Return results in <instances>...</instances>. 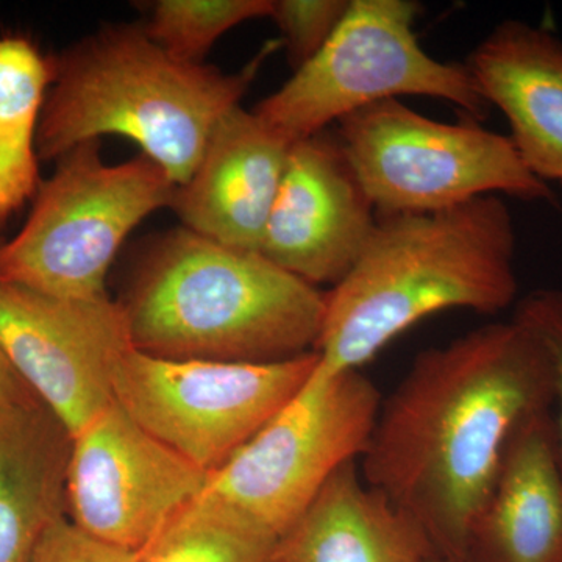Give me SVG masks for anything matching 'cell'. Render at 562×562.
I'll return each mask as SVG.
<instances>
[{
  "mask_svg": "<svg viewBox=\"0 0 562 562\" xmlns=\"http://www.w3.org/2000/svg\"><path fill=\"white\" fill-rule=\"evenodd\" d=\"M553 408L552 371L519 322H495L420 351L382 402L362 479L412 514L438 557L469 539L516 428Z\"/></svg>",
  "mask_w": 562,
  "mask_h": 562,
  "instance_id": "6da1fadb",
  "label": "cell"
},
{
  "mask_svg": "<svg viewBox=\"0 0 562 562\" xmlns=\"http://www.w3.org/2000/svg\"><path fill=\"white\" fill-rule=\"evenodd\" d=\"M517 233L498 195L380 216L364 250L325 292L314 375L361 371L402 333L446 310L498 314L519 292Z\"/></svg>",
  "mask_w": 562,
  "mask_h": 562,
  "instance_id": "7a4b0ae2",
  "label": "cell"
},
{
  "mask_svg": "<svg viewBox=\"0 0 562 562\" xmlns=\"http://www.w3.org/2000/svg\"><path fill=\"white\" fill-rule=\"evenodd\" d=\"M122 306L144 353L276 362L316 351L325 292L258 251L181 227L147 244Z\"/></svg>",
  "mask_w": 562,
  "mask_h": 562,
  "instance_id": "3957f363",
  "label": "cell"
},
{
  "mask_svg": "<svg viewBox=\"0 0 562 562\" xmlns=\"http://www.w3.org/2000/svg\"><path fill=\"white\" fill-rule=\"evenodd\" d=\"M269 44L239 72L171 57L143 25H111L63 52L41 113L36 151L58 161L81 144L120 135L138 144L177 187L187 183L211 132L241 105Z\"/></svg>",
  "mask_w": 562,
  "mask_h": 562,
  "instance_id": "277c9868",
  "label": "cell"
},
{
  "mask_svg": "<svg viewBox=\"0 0 562 562\" xmlns=\"http://www.w3.org/2000/svg\"><path fill=\"white\" fill-rule=\"evenodd\" d=\"M176 190L147 155L111 166L99 140L81 144L41 181L24 227L0 246V283L68 301L105 297L106 273L125 238L171 206Z\"/></svg>",
  "mask_w": 562,
  "mask_h": 562,
  "instance_id": "5b68a950",
  "label": "cell"
},
{
  "mask_svg": "<svg viewBox=\"0 0 562 562\" xmlns=\"http://www.w3.org/2000/svg\"><path fill=\"white\" fill-rule=\"evenodd\" d=\"M412 0H351L328 43L255 109L288 143L402 95L441 99L480 120L487 105L468 66L422 49Z\"/></svg>",
  "mask_w": 562,
  "mask_h": 562,
  "instance_id": "8992f818",
  "label": "cell"
},
{
  "mask_svg": "<svg viewBox=\"0 0 562 562\" xmlns=\"http://www.w3.org/2000/svg\"><path fill=\"white\" fill-rule=\"evenodd\" d=\"M338 139L380 216L438 213L486 195L554 199L509 136L431 120L398 99L344 117Z\"/></svg>",
  "mask_w": 562,
  "mask_h": 562,
  "instance_id": "52a82bcc",
  "label": "cell"
},
{
  "mask_svg": "<svg viewBox=\"0 0 562 562\" xmlns=\"http://www.w3.org/2000/svg\"><path fill=\"white\" fill-rule=\"evenodd\" d=\"M382 394L361 371L312 375L231 460L210 473L201 501L280 539L344 464L360 461Z\"/></svg>",
  "mask_w": 562,
  "mask_h": 562,
  "instance_id": "ba28073f",
  "label": "cell"
},
{
  "mask_svg": "<svg viewBox=\"0 0 562 562\" xmlns=\"http://www.w3.org/2000/svg\"><path fill=\"white\" fill-rule=\"evenodd\" d=\"M316 351L276 362L172 360L133 347L114 402L144 430L213 473L312 379Z\"/></svg>",
  "mask_w": 562,
  "mask_h": 562,
  "instance_id": "9c48e42d",
  "label": "cell"
},
{
  "mask_svg": "<svg viewBox=\"0 0 562 562\" xmlns=\"http://www.w3.org/2000/svg\"><path fill=\"white\" fill-rule=\"evenodd\" d=\"M209 479L114 402L72 438L68 519L98 541L143 552L201 497Z\"/></svg>",
  "mask_w": 562,
  "mask_h": 562,
  "instance_id": "30bf717a",
  "label": "cell"
},
{
  "mask_svg": "<svg viewBox=\"0 0 562 562\" xmlns=\"http://www.w3.org/2000/svg\"><path fill=\"white\" fill-rule=\"evenodd\" d=\"M0 346L70 438L114 403V373L133 349L127 314L105 295L68 301L0 283Z\"/></svg>",
  "mask_w": 562,
  "mask_h": 562,
  "instance_id": "8fae6325",
  "label": "cell"
},
{
  "mask_svg": "<svg viewBox=\"0 0 562 562\" xmlns=\"http://www.w3.org/2000/svg\"><path fill=\"white\" fill-rule=\"evenodd\" d=\"M379 214L338 136L322 132L291 147L258 254L313 286L353 268Z\"/></svg>",
  "mask_w": 562,
  "mask_h": 562,
  "instance_id": "7c38bea8",
  "label": "cell"
},
{
  "mask_svg": "<svg viewBox=\"0 0 562 562\" xmlns=\"http://www.w3.org/2000/svg\"><path fill=\"white\" fill-rule=\"evenodd\" d=\"M292 146L255 111L236 106L211 132L171 209L188 231L258 251Z\"/></svg>",
  "mask_w": 562,
  "mask_h": 562,
  "instance_id": "4fadbf2b",
  "label": "cell"
},
{
  "mask_svg": "<svg viewBox=\"0 0 562 562\" xmlns=\"http://www.w3.org/2000/svg\"><path fill=\"white\" fill-rule=\"evenodd\" d=\"M487 105L508 121L509 138L538 179L562 184V40L528 22H501L469 57Z\"/></svg>",
  "mask_w": 562,
  "mask_h": 562,
  "instance_id": "5bb4252c",
  "label": "cell"
},
{
  "mask_svg": "<svg viewBox=\"0 0 562 562\" xmlns=\"http://www.w3.org/2000/svg\"><path fill=\"white\" fill-rule=\"evenodd\" d=\"M468 562H562V468L552 409L509 438L469 539Z\"/></svg>",
  "mask_w": 562,
  "mask_h": 562,
  "instance_id": "9a60e30c",
  "label": "cell"
},
{
  "mask_svg": "<svg viewBox=\"0 0 562 562\" xmlns=\"http://www.w3.org/2000/svg\"><path fill=\"white\" fill-rule=\"evenodd\" d=\"M438 557L420 524L344 464L279 539V562H427Z\"/></svg>",
  "mask_w": 562,
  "mask_h": 562,
  "instance_id": "2e32d148",
  "label": "cell"
},
{
  "mask_svg": "<svg viewBox=\"0 0 562 562\" xmlns=\"http://www.w3.org/2000/svg\"><path fill=\"white\" fill-rule=\"evenodd\" d=\"M70 449L69 431L38 397L0 409V562H32L68 517Z\"/></svg>",
  "mask_w": 562,
  "mask_h": 562,
  "instance_id": "e0dca14e",
  "label": "cell"
},
{
  "mask_svg": "<svg viewBox=\"0 0 562 562\" xmlns=\"http://www.w3.org/2000/svg\"><path fill=\"white\" fill-rule=\"evenodd\" d=\"M54 61L24 36L0 38V227L41 187L38 135Z\"/></svg>",
  "mask_w": 562,
  "mask_h": 562,
  "instance_id": "ac0fdd59",
  "label": "cell"
},
{
  "mask_svg": "<svg viewBox=\"0 0 562 562\" xmlns=\"http://www.w3.org/2000/svg\"><path fill=\"white\" fill-rule=\"evenodd\" d=\"M279 539L198 498L144 550L140 562H279Z\"/></svg>",
  "mask_w": 562,
  "mask_h": 562,
  "instance_id": "d6986e66",
  "label": "cell"
},
{
  "mask_svg": "<svg viewBox=\"0 0 562 562\" xmlns=\"http://www.w3.org/2000/svg\"><path fill=\"white\" fill-rule=\"evenodd\" d=\"M271 13L272 0H158L143 27L171 57L203 65L222 35Z\"/></svg>",
  "mask_w": 562,
  "mask_h": 562,
  "instance_id": "ffe728a7",
  "label": "cell"
},
{
  "mask_svg": "<svg viewBox=\"0 0 562 562\" xmlns=\"http://www.w3.org/2000/svg\"><path fill=\"white\" fill-rule=\"evenodd\" d=\"M351 0H272L271 20L279 25L295 69L312 60L331 38Z\"/></svg>",
  "mask_w": 562,
  "mask_h": 562,
  "instance_id": "44dd1931",
  "label": "cell"
},
{
  "mask_svg": "<svg viewBox=\"0 0 562 562\" xmlns=\"http://www.w3.org/2000/svg\"><path fill=\"white\" fill-rule=\"evenodd\" d=\"M514 321L535 336L549 360L553 383L554 435L562 468V291L538 290L517 303Z\"/></svg>",
  "mask_w": 562,
  "mask_h": 562,
  "instance_id": "7402d4cb",
  "label": "cell"
},
{
  "mask_svg": "<svg viewBox=\"0 0 562 562\" xmlns=\"http://www.w3.org/2000/svg\"><path fill=\"white\" fill-rule=\"evenodd\" d=\"M143 553L98 541L65 517L46 532L32 562H140Z\"/></svg>",
  "mask_w": 562,
  "mask_h": 562,
  "instance_id": "603a6c76",
  "label": "cell"
},
{
  "mask_svg": "<svg viewBox=\"0 0 562 562\" xmlns=\"http://www.w3.org/2000/svg\"><path fill=\"white\" fill-rule=\"evenodd\" d=\"M2 244V227H0V246ZM31 397H36V395L29 390L27 384L22 382L21 376L14 371L5 351L0 346V409L9 408V406L16 405V403L27 401Z\"/></svg>",
  "mask_w": 562,
  "mask_h": 562,
  "instance_id": "cb8c5ba5",
  "label": "cell"
},
{
  "mask_svg": "<svg viewBox=\"0 0 562 562\" xmlns=\"http://www.w3.org/2000/svg\"><path fill=\"white\" fill-rule=\"evenodd\" d=\"M427 562H462V561L450 560V558H443V557H432Z\"/></svg>",
  "mask_w": 562,
  "mask_h": 562,
  "instance_id": "d4e9b609",
  "label": "cell"
}]
</instances>
